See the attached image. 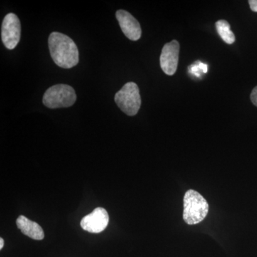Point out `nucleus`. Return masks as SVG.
I'll return each mask as SVG.
<instances>
[{"label": "nucleus", "mask_w": 257, "mask_h": 257, "mask_svg": "<svg viewBox=\"0 0 257 257\" xmlns=\"http://www.w3.org/2000/svg\"><path fill=\"white\" fill-rule=\"evenodd\" d=\"M51 57L55 63L64 69H70L79 63V51L73 40L60 32H54L48 39Z\"/></svg>", "instance_id": "1"}, {"label": "nucleus", "mask_w": 257, "mask_h": 257, "mask_svg": "<svg viewBox=\"0 0 257 257\" xmlns=\"http://www.w3.org/2000/svg\"><path fill=\"white\" fill-rule=\"evenodd\" d=\"M209 212V204L197 191H187L184 197L183 219L187 224L194 225L204 220Z\"/></svg>", "instance_id": "2"}, {"label": "nucleus", "mask_w": 257, "mask_h": 257, "mask_svg": "<svg viewBox=\"0 0 257 257\" xmlns=\"http://www.w3.org/2000/svg\"><path fill=\"white\" fill-rule=\"evenodd\" d=\"M77 100L75 91L67 84H56L44 94L42 102L50 109L66 108L73 105Z\"/></svg>", "instance_id": "3"}, {"label": "nucleus", "mask_w": 257, "mask_h": 257, "mask_svg": "<svg viewBox=\"0 0 257 257\" xmlns=\"http://www.w3.org/2000/svg\"><path fill=\"white\" fill-rule=\"evenodd\" d=\"M114 101L119 109L128 116H135L138 114L142 104L138 84L135 82L125 84L115 94Z\"/></svg>", "instance_id": "4"}, {"label": "nucleus", "mask_w": 257, "mask_h": 257, "mask_svg": "<svg viewBox=\"0 0 257 257\" xmlns=\"http://www.w3.org/2000/svg\"><path fill=\"white\" fill-rule=\"evenodd\" d=\"M2 40L8 50H13L18 45L21 36V25L18 17L9 13L5 17L2 25Z\"/></svg>", "instance_id": "5"}, {"label": "nucleus", "mask_w": 257, "mask_h": 257, "mask_svg": "<svg viewBox=\"0 0 257 257\" xmlns=\"http://www.w3.org/2000/svg\"><path fill=\"white\" fill-rule=\"evenodd\" d=\"M179 42L177 40L166 44L160 56V65L167 75H173L177 69L179 55Z\"/></svg>", "instance_id": "6"}, {"label": "nucleus", "mask_w": 257, "mask_h": 257, "mask_svg": "<svg viewBox=\"0 0 257 257\" xmlns=\"http://www.w3.org/2000/svg\"><path fill=\"white\" fill-rule=\"evenodd\" d=\"M109 220V214L106 209L97 207L92 213L83 217L81 226L88 232L100 233L106 229Z\"/></svg>", "instance_id": "7"}, {"label": "nucleus", "mask_w": 257, "mask_h": 257, "mask_svg": "<svg viewBox=\"0 0 257 257\" xmlns=\"http://www.w3.org/2000/svg\"><path fill=\"white\" fill-rule=\"evenodd\" d=\"M116 18L121 31L128 40L133 41L140 40L142 36L141 26L133 15L125 10H119L116 13Z\"/></svg>", "instance_id": "8"}, {"label": "nucleus", "mask_w": 257, "mask_h": 257, "mask_svg": "<svg viewBox=\"0 0 257 257\" xmlns=\"http://www.w3.org/2000/svg\"><path fill=\"white\" fill-rule=\"evenodd\" d=\"M18 229L29 237L35 240H42L45 238V233L40 224L30 220L26 216L20 215L16 221Z\"/></svg>", "instance_id": "9"}, {"label": "nucleus", "mask_w": 257, "mask_h": 257, "mask_svg": "<svg viewBox=\"0 0 257 257\" xmlns=\"http://www.w3.org/2000/svg\"><path fill=\"white\" fill-rule=\"evenodd\" d=\"M216 28L219 36L226 44L231 45L235 42V36L230 28V25L226 20H221L216 22Z\"/></svg>", "instance_id": "10"}, {"label": "nucleus", "mask_w": 257, "mask_h": 257, "mask_svg": "<svg viewBox=\"0 0 257 257\" xmlns=\"http://www.w3.org/2000/svg\"><path fill=\"white\" fill-rule=\"evenodd\" d=\"M208 67L207 64L202 63V62H197V64L191 66L189 67V72L196 76V77H201V73H207Z\"/></svg>", "instance_id": "11"}, {"label": "nucleus", "mask_w": 257, "mask_h": 257, "mask_svg": "<svg viewBox=\"0 0 257 257\" xmlns=\"http://www.w3.org/2000/svg\"><path fill=\"white\" fill-rule=\"evenodd\" d=\"M251 100L252 101L253 104L257 106V86L251 92Z\"/></svg>", "instance_id": "12"}, {"label": "nucleus", "mask_w": 257, "mask_h": 257, "mask_svg": "<svg viewBox=\"0 0 257 257\" xmlns=\"http://www.w3.org/2000/svg\"><path fill=\"white\" fill-rule=\"evenodd\" d=\"M248 4L250 5V8L253 12L257 13V0H249Z\"/></svg>", "instance_id": "13"}, {"label": "nucleus", "mask_w": 257, "mask_h": 257, "mask_svg": "<svg viewBox=\"0 0 257 257\" xmlns=\"http://www.w3.org/2000/svg\"><path fill=\"white\" fill-rule=\"evenodd\" d=\"M4 239H3V238H0V249H2V248H3V246H4Z\"/></svg>", "instance_id": "14"}]
</instances>
